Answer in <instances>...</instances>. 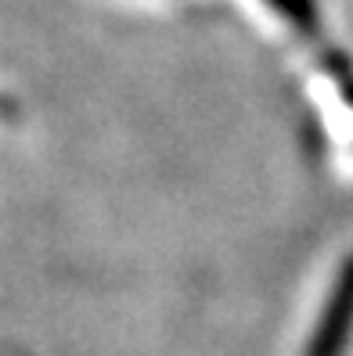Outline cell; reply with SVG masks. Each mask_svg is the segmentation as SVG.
<instances>
[{
    "instance_id": "3957f363",
    "label": "cell",
    "mask_w": 353,
    "mask_h": 356,
    "mask_svg": "<svg viewBox=\"0 0 353 356\" xmlns=\"http://www.w3.org/2000/svg\"><path fill=\"white\" fill-rule=\"evenodd\" d=\"M0 108H11V104H8V101H0Z\"/></svg>"
},
{
    "instance_id": "7a4b0ae2",
    "label": "cell",
    "mask_w": 353,
    "mask_h": 356,
    "mask_svg": "<svg viewBox=\"0 0 353 356\" xmlns=\"http://www.w3.org/2000/svg\"><path fill=\"white\" fill-rule=\"evenodd\" d=\"M278 15H285L288 22H292L299 33H314L317 29V4L314 0H267Z\"/></svg>"
},
{
    "instance_id": "6da1fadb",
    "label": "cell",
    "mask_w": 353,
    "mask_h": 356,
    "mask_svg": "<svg viewBox=\"0 0 353 356\" xmlns=\"http://www.w3.org/2000/svg\"><path fill=\"white\" fill-rule=\"evenodd\" d=\"M353 342V256L339 266L303 356H346Z\"/></svg>"
}]
</instances>
